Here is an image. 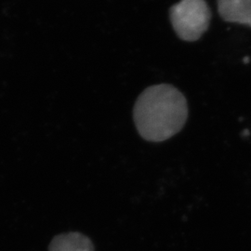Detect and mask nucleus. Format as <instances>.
<instances>
[{"mask_svg": "<svg viewBox=\"0 0 251 251\" xmlns=\"http://www.w3.org/2000/svg\"><path fill=\"white\" fill-rule=\"evenodd\" d=\"M135 125L144 140L167 141L179 133L188 118V103L174 86L159 84L147 88L133 109Z\"/></svg>", "mask_w": 251, "mask_h": 251, "instance_id": "obj_1", "label": "nucleus"}, {"mask_svg": "<svg viewBox=\"0 0 251 251\" xmlns=\"http://www.w3.org/2000/svg\"><path fill=\"white\" fill-rule=\"evenodd\" d=\"M217 6L225 22L251 28V0H217Z\"/></svg>", "mask_w": 251, "mask_h": 251, "instance_id": "obj_3", "label": "nucleus"}, {"mask_svg": "<svg viewBox=\"0 0 251 251\" xmlns=\"http://www.w3.org/2000/svg\"><path fill=\"white\" fill-rule=\"evenodd\" d=\"M50 251H94V246L90 238L82 233H63L54 237Z\"/></svg>", "mask_w": 251, "mask_h": 251, "instance_id": "obj_4", "label": "nucleus"}, {"mask_svg": "<svg viewBox=\"0 0 251 251\" xmlns=\"http://www.w3.org/2000/svg\"><path fill=\"white\" fill-rule=\"evenodd\" d=\"M170 19L181 40L194 42L208 29L211 10L206 0H180L170 9Z\"/></svg>", "mask_w": 251, "mask_h": 251, "instance_id": "obj_2", "label": "nucleus"}]
</instances>
